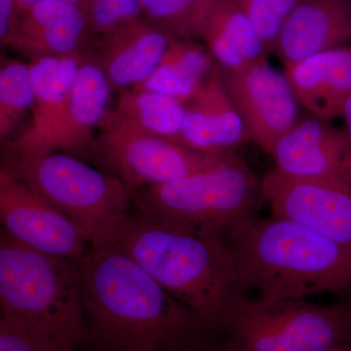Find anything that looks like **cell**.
Instances as JSON below:
<instances>
[{"mask_svg":"<svg viewBox=\"0 0 351 351\" xmlns=\"http://www.w3.org/2000/svg\"><path fill=\"white\" fill-rule=\"evenodd\" d=\"M77 262L88 343L99 351H202L218 339L211 323L108 240L92 239Z\"/></svg>","mask_w":351,"mask_h":351,"instance_id":"6da1fadb","label":"cell"},{"mask_svg":"<svg viewBox=\"0 0 351 351\" xmlns=\"http://www.w3.org/2000/svg\"><path fill=\"white\" fill-rule=\"evenodd\" d=\"M98 239L117 246L216 331L248 294L226 239L184 232L131 209Z\"/></svg>","mask_w":351,"mask_h":351,"instance_id":"7a4b0ae2","label":"cell"},{"mask_svg":"<svg viewBox=\"0 0 351 351\" xmlns=\"http://www.w3.org/2000/svg\"><path fill=\"white\" fill-rule=\"evenodd\" d=\"M242 285L265 300L350 294L351 246L291 219L252 217L230 230Z\"/></svg>","mask_w":351,"mask_h":351,"instance_id":"3957f363","label":"cell"},{"mask_svg":"<svg viewBox=\"0 0 351 351\" xmlns=\"http://www.w3.org/2000/svg\"><path fill=\"white\" fill-rule=\"evenodd\" d=\"M1 316L31 330L62 351L88 343L82 272L77 261L29 248L1 230Z\"/></svg>","mask_w":351,"mask_h":351,"instance_id":"277c9868","label":"cell"},{"mask_svg":"<svg viewBox=\"0 0 351 351\" xmlns=\"http://www.w3.org/2000/svg\"><path fill=\"white\" fill-rule=\"evenodd\" d=\"M140 213L201 237L226 239L265 202L262 179L237 154L212 169L132 193Z\"/></svg>","mask_w":351,"mask_h":351,"instance_id":"5b68a950","label":"cell"},{"mask_svg":"<svg viewBox=\"0 0 351 351\" xmlns=\"http://www.w3.org/2000/svg\"><path fill=\"white\" fill-rule=\"evenodd\" d=\"M217 332L226 351H335L351 343V302L247 294L230 307Z\"/></svg>","mask_w":351,"mask_h":351,"instance_id":"8992f818","label":"cell"},{"mask_svg":"<svg viewBox=\"0 0 351 351\" xmlns=\"http://www.w3.org/2000/svg\"><path fill=\"white\" fill-rule=\"evenodd\" d=\"M2 168L89 235L98 239L131 209L132 197L117 176L62 152L21 157L8 154Z\"/></svg>","mask_w":351,"mask_h":351,"instance_id":"52a82bcc","label":"cell"},{"mask_svg":"<svg viewBox=\"0 0 351 351\" xmlns=\"http://www.w3.org/2000/svg\"><path fill=\"white\" fill-rule=\"evenodd\" d=\"M100 152L130 193L210 170L230 154H211L189 149L167 138L138 135L119 129H101Z\"/></svg>","mask_w":351,"mask_h":351,"instance_id":"ba28073f","label":"cell"},{"mask_svg":"<svg viewBox=\"0 0 351 351\" xmlns=\"http://www.w3.org/2000/svg\"><path fill=\"white\" fill-rule=\"evenodd\" d=\"M219 73L249 141L270 156L277 142L300 120V104L287 75L267 60L237 71L219 69Z\"/></svg>","mask_w":351,"mask_h":351,"instance_id":"9c48e42d","label":"cell"},{"mask_svg":"<svg viewBox=\"0 0 351 351\" xmlns=\"http://www.w3.org/2000/svg\"><path fill=\"white\" fill-rule=\"evenodd\" d=\"M2 230L20 243L56 257L80 260L91 239L80 226L25 186L0 171Z\"/></svg>","mask_w":351,"mask_h":351,"instance_id":"30bf717a","label":"cell"},{"mask_svg":"<svg viewBox=\"0 0 351 351\" xmlns=\"http://www.w3.org/2000/svg\"><path fill=\"white\" fill-rule=\"evenodd\" d=\"M272 216L288 219L339 243L351 246V186L306 179L271 169L262 179Z\"/></svg>","mask_w":351,"mask_h":351,"instance_id":"8fae6325","label":"cell"},{"mask_svg":"<svg viewBox=\"0 0 351 351\" xmlns=\"http://www.w3.org/2000/svg\"><path fill=\"white\" fill-rule=\"evenodd\" d=\"M270 156L274 168L284 174L351 186V141L331 121L315 117L300 119Z\"/></svg>","mask_w":351,"mask_h":351,"instance_id":"7c38bea8","label":"cell"},{"mask_svg":"<svg viewBox=\"0 0 351 351\" xmlns=\"http://www.w3.org/2000/svg\"><path fill=\"white\" fill-rule=\"evenodd\" d=\"M112 91L100 66L86 56L78 69L63 115L48 138L43 156L62 152L84 160L97 152L94 132L107 119Z\"/></svg>","mask_w":351,"mask_h":351,"instance_id":"4fadbf2b","label":"cell"},{"mask_svg":"<svg viewBox=\"0 0 351 351\" xmlns=\"http://www.w3.org/2000/svg\"><path fill=\"white\" fill-rule=\"evenodd\" d=\"M97 38L96 55L91 58L112 90L121 92L142 84L179 38L144 18Z\"/></svg>","mask_w":351,"mask_h":351,"instance_id":"5bb4252c","label":"cell"},{"mask_svg":"<svg viewBox=\"0 0 351 351\" xmlns=\"http://www.w3.org/2000/svg\"><path fill=\"white\" fill-rule=\"evenodd\" d=\"M184 106L180 144L205 154H237L249 141L243 120L223 86L218 64Z\"/></svg>","mask_w":351,"mask_h":351,"instance_id":"9a60e30c","label":"cell"},{"mask_svg":"<svg viewBox=\"0 0 351 351\" xmlns=\"http://www.w3.org/2000/svg\"><path fill=\"white\" fill-rule=\"evenodd\" d=\"M91 38L82 7L63 1H40L20 13L4 47L29 61L82 52Z\"/></svg>","mask_w":351,"mask_h":351,"instance_id":"2e32d148","label":"cell"},{"mask_svg":"<svg viewBox=\"0 0 351 351\" xmlns=\"http://www.w3.org/2000/svg\"><path fill=\"white\" fill-rule=\"evenodd\" d=\"M86 55L83 52L66 56L47 57L32 61L34 89L31 125L7 145L8 154L21 157L43 156L53 130L66 108L78 69Z\"/></svg>","mask_w":351,"mask_h":351,"instance_id":"e0dca14e","label":"cell"},{"mask_svg":"<svg viewBox=\"0 0 351 351\" xmlns=\"http://www.w3.org/2000/svg\"><path fill=\"white\" fill-rule=\"evenodd\" d=\"M351 40V0H300L289 16L276 52L285 66Z\"/></svg>","mask_w":351,"mask_h":351,"instance_id":"ac0fdd59","label":"cell"},{"mask_svg":"<svg viewBox=\"0 0 351 351\" xmlns=\"http://www.w3.org/2000/svg\"><path fill=\"white\" fill-rule=\"evenodd\" d=\"M285 69L298 101L313 117L327 121L341 117L351 95V44L323 51Z\"/></svg>","mask_w":351,"mask_h":351,"instance_id":"d6986e66","label":"cell"},{"mask_svg":"<svg viewBox=\"0 0 351 351\" xmlns=\"http://www.w3.org/2000/svg\"><path fill=\"white\" fill-rule=\"evenodd\" d=\"M203 43L223 71H240L267 54L255 25L234 0H215Z\"/></svg>","mask_w":351,"mask_h":351,"instance_id":"ffe728a7","label":"cell"},{"mask_svg":"<svg viewBox=\"0 0 351 351\" xmlns=\"http://www.w3.org/2000/svg\"><path fill=\"white\" fill-rule=\"evenodd\" d=\"M184 115L186 106L181 101L133 88L119 92L117 105L108 112L101 129H119L179 143Z\"/></svg>","mask_w":351,"mask_h":351,"instance_id":"44dd1931","label":"cell"},{"mask_svg":"<svg viewBox=\"0 0 351 351\" xmlns=\"http://www.w3.org/2000/svg\"><path fill=\"white\" fill-rule=\"evenodd\" d=\"M215 66L206 45L177 38L156 71L135 88L166 95L184 104L195 96Z\"/></svg>","mask_w":351,"mask_h":351,"instance_id":"7402d4cb","label":"cell"},{"mask_svg":"<svg viewBox=\"0 0 351 351\" xmlns=\"http://www.w3.org/2000/svg\"><path fill=\"white\" fill-rule=\"evenodd\" d=\"M145 18L177 38L203 41L215 0H141Z\"/></svg>","mask_w":351,"mask_h":351,"instance_id":"603a6c76","label":"cell"},{"mask_svg":"<svg viewBox=\"0 0 351 351\" xmlns=\"http://www.w3.org/2000/svg\"><path fill=\"white\" fill-rule=\"evenodd\" d=\"M34 89L31 64L2 62L0 68V138L5 141L29 108H34Z\"/></svg>","mask_w":351,"mask_h":351,"instance_id":"cb8c5ba5","label":"cell"},{"mask_svg":"<svg viewBox=\"0 0 351 351\" xmlns=\"http://www.w3.org/2000/svg\"><path fill=\"white\" fill-rule=\"evenodd\" d=\"M82 9L96 38L145 18L141 0H84Z\"/></svg>","mask_w":351,"mask_h":351,"instance_id":"d4e9b609","label":"cell"},{"mask_svg":"<svg viewBox=\"0 0 351 351\" xmlns=\"http://www.w3.org/2000/svg\"><path fill=\"white\" fill-rule=\"evenodd\" d=\"M247 14L265 43L267 54L276 50L279 36L300 0H234Z\"/></svg>","mask_w":351,"mask_h":351,"instance_id":"484cf974","label":"cell"},{"mask_svg":"<svg viewBox=\"0 0 351 351\" xmlns=\"http://www.w3.org/2000/svg\"><path fill=\"white\" fill-rule=\"evenodd\" d=\"M0 351H62L50 341L0 316Z\"/></svg>","mask_w":351,"mask_h":351,"instance_id":"4316f807","label":"cell"},{"mask_svg":"<svg viewBox=\"0 0 351 351\" xmlns=\"http://www.w3.org/2000/svg\"><path fill=\"white\" fill-rule=\"evenodd\" d=\"M19 18L17 0H0V43L5 46Z\"/></svg>","mask_w":351,"mask_h":351,"instance_id":"83f0119b","label":"cell"},{"mask_svg":"<svg viewBox=\"0 0 351 351\" xmlns=\"http://www.w3.org/2000/svg\"><path fill=\"white\" fill-rule=\"evenodd\" d=\"M40 1H49V0H17V6L18 10H19V15L20 13L22 12V11H24L25 9H27V7L32 5V4L38 3V2ZM51 1L68 2V3H73L75 4V5L82 7L84 0H51Z\"/></svg>","mask_w":351,"mask_h":351,"instance_id":"f1b7e54d","label":"cell"},{"mask_svg":"<svg viewBox=\"0 0 351 351\" xmlns=\"http://www.w3.org/2000/svg\"><path fill=\"white\" fill-rule=\"evenodd\" d=\"M341 117H343V119H345V130L351 141V95L350 98L348 99V101H346V105L345 107H343V114H341Z\"/></svg>","mask_w":351,"mask_h":351,"instance_id":"f546056e","label":"cell"},{"mask_svg":"<svg viewBox=\"0 0 351 351\" xmlns=\"http://www.w3.org/2000/svg\"><path fill=\"white\" fill-rule=\"evenodd\" d=\"M202 351H226L225 348H223V346L219 343V341L218 339H217L215 343H212V345H210L209 346H207L205 350H203Z\"/></svg>","mask_w":351,"mask_h":351,"instance_id":"4dcf8cb0","label":"cell"},{"mask_svg":"<svg viewBox=\"0 0 351 351\" xmlns=\"http://www.w3.org/2000/svg\"><path fill=\"white\" fill-rule=\"evenodd\" d=\"M335 351H351V343L350 345L341 346V348H339L338 350Z\"/></svg>","mask_w":351,"mask_h":351,"instance_id":"1f68e13d","label":"cell"},{"mask_svg":"<svg viewBox=\"0 0 351 351\" xmlns=\"http://www.w3.org/2000/svg\"><path fill=\"white\" fill-rule=\"evenodd\" d=\"M348 301H350L351 302V295L350 297V299H348Z\"/></svg>","mask_w":351,"mask_h":351,"instance_id":"d6a6232c","label":"cell"}]
</instances>
